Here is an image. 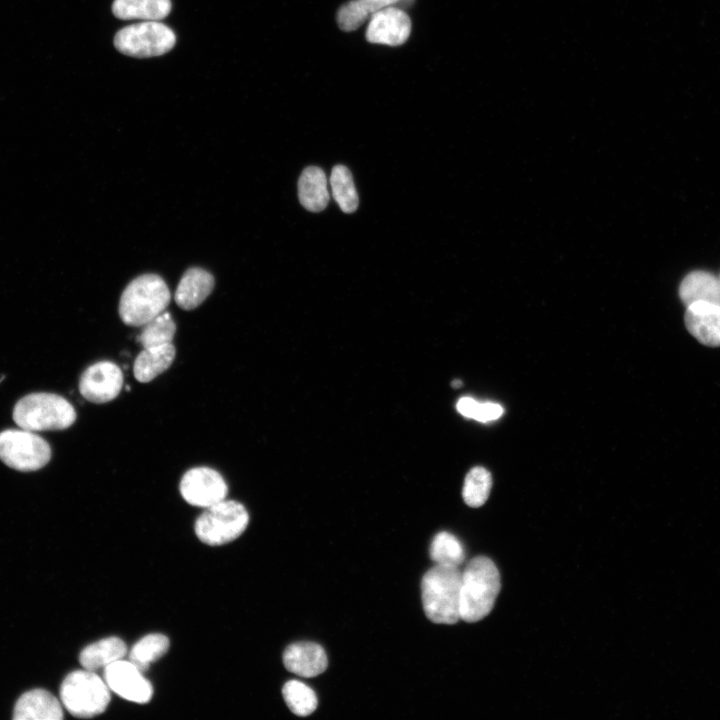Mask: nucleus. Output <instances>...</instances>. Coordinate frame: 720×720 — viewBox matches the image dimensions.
I'll return each mask as SVG.
<instances>
[{
    "instance_id": "nucleus-30",
    "label": "nucleus",
    "mask_w": 720,
    "mask_h": 720,
    "mask_svg": "<svg viewBox=\"0 0 720 720\" xmlns=\"http://www.w3.org/2000/svg\"><path fill=\"white\" fill-rule=\"evenodd\" d=\"M478 405L479 402L475 399L471 397H463L457 402L456 408L463 416L474 419Z\"/></svg>"
},
{
    "instance_id": "nucleus-6",
    "label": "nucleus",
    "mask_w": 720,
    "mask_h": 720,
    "mask_svg": "<svg viewBox=\"0 0 720 720\" xmlns=\"http://www.w3.org/2000/svg\"><path fill=\"white\" fill-rule=\"evenodd\" d=\"M249 523L246 508L234 500H222L210 507L197 518L195 534L207 545L218 546L238 538Z\"/></svg>"
},
{
    "instance_id": "nucleus-20",
    "label": "nucleus",
    "mask_w": 720,
    "mask_h": 720,
    "mask_svg": "<svg viewBox=\"0 0 720 720\" xmlns=\"http://www.w3.org/2000/svg\"><path fill=\"white\" fill-rule=\"evenodd\" d=\"M174 345L143 348L134 361L133 372L137 381L147 383L166 371L175 358Z\"/></svg>"
},
{
    "instance_id": "nucleus-7",
    "label": "nucleus",
    "mask_w": 720,
    "mask_h": 720,
    "mask_svg": "<svg viewBox=\"0 0 720 720\" xmlns=\"http://www.w3.org/2000/svg\"><path fill=\"white\" fill-rule=\"evenodd\" d=\"M176 42L171 28L160 21H142L119 30L114 37L117 50L125 55L146 58L170 51Z\"/></svg>"
},
{
    "instance_id": "nucleus-29",
    "label": "nucleus",
    "mask_w": 720,
    "mask_h": 720,
    "mask_svg": "<svg viewBox=\"0 0 720 720\" xmlns=\"http://www.w3.org/2000/svg\"><path fill=\"white\" fill-rule=\"evenodd\" d=\"M503 412L502 406L497 403H479L474 419L480 422H488L498 419Z\"/></svg>"
},
{
    "instance_id": "nucleus-9",
    "label": "nucleus",
    "mask_w": 720,
    "mask_h": 720,
    "mask_svg": "<svg viewBox=\"0 0 720 720\" xmlns=\"http://www.w3.org/2000/svg\"><path fill=\"white\" fill-rule=\"evenodd\" d=\"M179 490L190 505L207 508L225 499L228 486L222 475L209 467H195L181 478Z\"/></svg>"
},
{
    "instance_id": "nucleus-4",
    "label": "nucleus",
    "mask_w": 720,
    "mask_h": 720,
    "mask_svg": "<svg viewBox=\"0 0 720 720\" xmlns=\"http://www.w3.org/2000/svg\"><path fill=\"white\" fill-rule=\"evenodd\" d=\"M13 419L29 431L63 430L76 420L74 407L53 393H32L21 398L13 409Z\"/></svg>"
},
{
    "instance_id": "nucleus-15",
    "label": "nucleus",
    "mask_w": 720,
    "mask_h": 720,
    "mask_svg": "<svg viewBox=\"0 0 720 720\" xmlns=\"http://www.w3.org/2000/svg\"><path fill=\"white\" fill-rule=\"evenodd\" d=\"M63 709L59 700L44 689L24 693L13 710L15 720H60Z\"/></svg>"
},
{
    "instance_id": "nucleus-13",
    "label": "nucleus",
    "mask_w": 720,
    "mask_h": 720,
    "mask_svg": "<svg viewBox=\"0 0 720 720\" xmlns=\"http://www.w3.org/2000/svg\"><path fill=\"white\" fill-rule=\"evenodd\" d=\"M688 332L701 344L720 346V305L697 301L687 305L684 316Z\"/></svg>"
},
{
    "instance_id": "nucleus-8",
    "label": "nucleus",
    "mask_w": 720,
    "mask_h": 720,
    "mask_svg": "<svg viewBox=\"0 0 720 720\" xmlns=\"http://www.w3.org/2000/svg\"><path fill=\"white\" fill-rule=\"evenodd\" d=\"M51 458L49 444L29 430L9 429L0 432V460L22 472L36 471Z\"/></svg>"
},
{
    "instance_id": "nucleus-16",
    "label": "nucleus",
    "mask_w": 720,
    "mask_h": 720,
    "mask_svg": "<svg viewBox=\"0 0 720 720\" xmlns=\"http://www.w3.org/2000/svg\"><path fill=\"white\" fill-rule=\"evenodd\" d=\"M415 0H351L340 7L337 12V23L343 31L358 29L377 11L395 6L408 8Z\"/></svg>"
},
{
    "instance_id": "nucleus-14",
    "label": "nucleus",
    "mask_w": 720,
    "mask_h": 720,
    "mask_svg": "<svg viewBox=\"0 0 720 720\" xmlns=\"http://www.w3.org/2000/svg\"><path fill=\"white\" fill-rule=\"evenodd\" d=\"M285 668L301 677L311 678L323 673L328 665L324 649L313 642H297L283 653Z\"/></svg>"
},
{
    "instance_id": "nucleus-18",
    "label": "nucleus",
    "mask_w": 720,
    "mask_h": 720,
    "mask_svg": "<svg viewBox=\"0 0 720 720\" xmlns=\"http://www.w3.org/2000/svg\"><path fill=\"white\" fill-rule=\"evenodd\" d=\"M298 196L302 206L309 211L319 212L327 206V178L321 168L309 166L303 170L298 181Z\"/></svg>"
},
{
    "instance_id": "nucleus-2",
    "label": "nucleus",
    "mask_w": 720,
    "mask_h": 720,
    "mask_svg": "<svg viewBox=\"0 0 720 720\" xmlns=\"http://www.w3.org/2000/svg\"><path fill=\"white\" fill-rule=\"evenodd\" d=\"M462 573L457 566L436 564L421 581L426 617L437 624H455L460 619Z\"/></svg>"
},
{
    "instance_id": "nucleus-31",
    "label": "nucleus",
    "mask_w": 720,
    "mask_h": 720,
    "mask_svg": "<svg viewBox=\"0 0 720 720\" xmlns=\"http://www.w3.org/2000/svg\"><path fill=\"white\" fill-rule=\"evenodd\" d=\"M451 384H452V387L458 388L462 385V382L460 380H454V381H452Z\"/></svg>"
},
{
    "instance_id": "nucleus-1",
    "label": "nucleus",
    "mask_w": 720,
    "mask_h": 720,
    "mask_svg": "<svg viewBox=\"0 0 720 720\" xmlns=\"http://www.w3.org/2000/svg\"><path fill=\"white\" fill-rule=\"evenodd\" d=\"M500 587V574L493 561L485 556L473 558L462 573L460 619L477 622L487 616Z\"/></svg>"
},
{
    "instance_id": "nucleus-27",
    "label": "nucleus",
    "mask_w": 720,
    "mask_h": 720,
    "mask_svg": "<svg viewBox=\"0 0 720 720\" xmlns=\"http://www.w3.org/2000/svg\"><path fill=\"white\" fill-rule=\"evenodd\" d=\"M492 486V477L483 467H474L466 475L462 496L470 507L482 506L489 497Z\"/></svg>"
},
{
    "instance_id": "nucleus-3",
    "label": "nucleus",
    "mask_w": 720,
    "mask_h": 720,
    "mask_svg": "<svg viewBox=\"0 0 720 720\" xmlns=\"http://www.w3.org/2000/svg\"><path fill=\"white\" fill-rule=\"evenodd\" d=\"M165 281L156 274H144L132 280L119 302V315L129 326H143L164 311L170 302Z\"/></svg>"
},
{
    "instance_id": "nucleus-5",
    "label": "nucleus",
    "mask_w": 720,
    "mask_h": 720,
    "mask_svg": "<svg viewBox=\"0 0 720 720\" xmlns=\"http://www.w3.org/2000/svg\"><path fill=\"white\" fill-rule=\"evenodd\" d=\"M60 699L73 716L91 718L106 710L110 689L95 671L84 668L65 677L60 687Z\"/></svg>"
},
{
    "instance_id": "nucleus-19",
    "label": "nucleus",
    "mask_w": 720,
    "mask_h": 720,
    "mask_svg": "<svg viewBox=\"0 0 720 720\" xmlns=\"http://www.w3.org/2000/svg\"><path fill=\"white\" fill-rule=\"evenodd\" d=\"M127 646L119 637L110 636L86 646L79 655L83 668L96 671L123 659Z\"/></svg>"
},
{
    "instance_id": "nucleus-22",
    "label": "nucleus",
    "mask_w": 720,
    "mask_h": 720,
    "mask_svg": "<svg viewBox=\"0 0 720 720\" xmlns=\"http://www.w3.org/2000/svg\"><path fill=\"white\" fill-rule=\"evenodd\" d=\"M171 6L170 0H114L112 12L121 20L160 21Z\"/></svg>"
},
{
    "instance_id": "nucleus-26",
    "label": "nucleus",
    "mask_w": 720,
    "mask_h": 720,
    "mask_svg": "<svg viewBox=\"0 0 720 720\" xmlns=\"http://www.w3.org/2000/svg\"><path fill=\"white\" fill-rule=\"evenodd\" d=\"M282 694L288 708L297 716H308L317 708L318 700L315 692L298 680L286 682Z\"/></svg>"
},
{
    "instance_id": "nucleus-11",
    "label": "nucleus",
    "mask_w": 720,
    "mask_h": 720,
    "mask_svg": "<svg viewBox=\"0 0 720 720\" xmlns=\"http://www.w3.org/2000/svg\"><path fill=\"white\" fill-rule=\"evenodd\" d=\"M123 385V373L110 361H100L89 366L81 375V395L93 403H106L115 399Z\"/></svg>"
},
{
    "instance_id": "nucleus-21",
    "label": "nucleus",
    "mask_w": 720,
    "mask_h": 720,
    "mask_svg": "<svg viewBox=\"0 0 720 720\" xmlns=\"http://www.w3.org/2000/svg\"><path fill=\"white\" fill-rule=\"evenodd\" d=\"M679 295L686 306L697 301L720 305V280L708 272L694 271L682 280Z\"/></svg>"
},
{
    "instance_id": "nucleus-10",
    "label": "nucleus",
    "mask_w": 720,
    "mask_h": 720,
    "mask_svg": "<svg viewBox=\"0 0 720 720\" xmlns=\"http://www.w3.org/2000/svg\"><path fill=\"white\" fill-rule=\"evenodd\" d=\"M103 676L110 691L128 701L144 704L152 698L151 683L130 660L120 659L108 665Z\"/></svg>"
},
{
    "instance_id": "nucleus-12",
    "label": "nucleus",
    "mask_w": 720,
    "mask_h": 720,
    "mask_svg": "<svg viewBox=\"0 0 720 720\" xmlns=\"http://www.w3.org/2000/svg\"><path fill=\"white\" fill-rule=\"evenodd\" d=\"M411 32V20L405 10L390 6L377 11L368 21L366 39L370 43L402 45Z\"/></svg>"
},
{
    "instance_id": "nucleus-28",
    "label": "nucleus",
    "mask_w": 720,
    "mask_h": 720,
    "mask_svg": "<svg viewBox=\"0 0 720 720\" xmlns=\"http://www.w3.org/2000/svg\"><path fill=\"white\" fill-rule=\"evenodd\" d=\"M430 557L436 564L458 567L465 554L462 544L454 535L440 532L431 542Z\"/></svg>"
},
{
    "instance_id": "nucleus-17",
    "label": "nucleus",
    "mask_w": 720,
    "mask_h": 720,
    "mask_svg": "<svg viewBox=\"0 0 720 720\" xmlns=\"http://www.w3.org/2000/svg\"><path fill=\"white\" fill-rule=\"evenodd\" d=\"M214 277L202 268L188 269L179 281L175 292L176 304L184 310L198 307L211 293Z\"/></svg>"
},
{
    "instance_id": "nucleus-25",
    "label": "nucleus",
    "mask_w": 720,
    "mask_h": 720,
    "mask_svg": "<svg viewBox=\"0 0 720 720\" xmlns=\"http://www.w3.org/2000/svg\"><path fill=\"white\" fill-rule=\"evenodd\" d=\"M142 327L138 341L143 348L171 344L176 332V324L167 311H164Z\"/></svg>"
},
{
    "instance_id": "nucleus-23",
    "label": "nucleus",
    "mask_w": 720,
    "mask_h": 720,
    "mask_svg": "<svg viewBox=\"0 0 720 720\" xmlns=\"http://www.w3.org/2000/svg\"><path fill=\"white\" fill-rule=\"evenodd\" d=\"M167 636L152 633L142 637L129 651V660L141 671H146L151 663L160 659L169 649Z\"/></svg>"
},
{
    "instance_id": "nucleus-24",
    "label": "nucleus",
    "mask_w": 720,
    "mask_h": 720,
    "mask_svg": "<svg viewBox=\"0 0 720 720\" xmlns=\"http://www.w3.org/2000/svg\"><path fill=\"white\" fill-rule=\"evenodd\" d=\"M332 194L345 213H352L358 207V195L353 182L352 174L346 166L336 165L330 176Z\"/></svg>"
}]
</instances>
